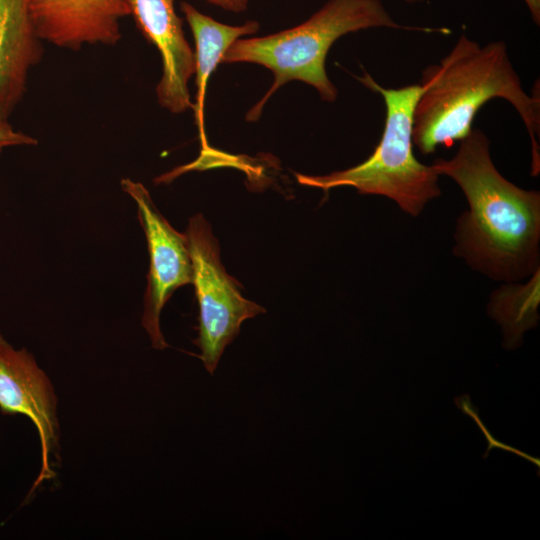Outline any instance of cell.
I'll use <instances>...</instances> for the list:
<instances>
[{
    "label": "cell",
    "instance_id": "obj_13",
    "mask_svg": "<svg viewBox=\"0 0 540 540\" xmlns=\"http://www.w3.org/2000/svg\"><path fill=\"white\" fill-rule=\"evenodd\" d=\"M36 144V138L15 130L10 123L0 124V155L6 148Z\"/></svg>",
    "mask_w": 540,
    "mask_h": 540
},
{
    "label": "cell",
    "instance_id": "obj_2",
    "mask_svg": "<svg viewBox=\"0 0 540 540\" xmlns=\"http://www.w3.org/2000/svg\"><path fill=\"white\" fill-rule=\"evenodd\" d=\"M413 119V145L422 154L450 147L472 131L477 112L501 98L519 114L531 140L532 175L540 172V91L524 90L503 41L485 45L462 34L450 52L422 71Z\"/></svg>",
    "mask_w": 540,
    "mask_h": 540
},
{
    "label": "cell",
    "instance_id": "obj_6",
    "mask_svg": "<svg viewBox=\"0 0 540 540\" xmlns=\"http://www.w3.org/2000/svg\"><path fill=\"white\" fill-rule=\"evenodd\" d=\"M120 185L136 203L138 220L144 231L149 253L141 323L152 347L164 350L168 344L160 327L161 312L178 288L193 284V263L187 237L185 233L178 232L161 214L142 183L123 178Z\"/></svg>",
    "mask_w": 540,
    "mask_h": 540
},
{
    "label": "cell",
    "instance_id": "obj_16",
    "mask_svg": "<svg viewBox=\"0 0 540 540\" xmlns=\"http://www.w3.org/2000/svg\"><path fill=\"white\" fill-rule=\"evenodd\" d=\"M405 2L409 3V4H414V3H420V2H423L424 0H404Z\"/></svg>",
    "mask_w": 540,
    "mask_h": 540
},
{
    "label": "cell",
    "instance_id": "obj_3",
    "mask_svg": "<svg viewBox=\"0 0 540 540\" xmlns=\"http://www.w3.org/2000/svg\"><path fill=\"white\" fill-rule=\"evenodd\" d=\"M370 28L449 33L447 28L400 24L381 0H329L295 27L263 37L237 39L226 50L221 63H255L271 70L274 75L272 86L247 113L246 119L256 121L268 98L291 80L313 86L322 100L334 102L338 91L326 73L328 51L341 36Z\"/></svg>",
    "mask_w": 540,
    "mask_h": 540
},
{
    "label": "cell",
    "instance_id": "obj_11",
    "mask_svg": "<svg viewBox=\"0 0 540 540\" xmlns=\"http://www.w3.org/2000/svg\"><path fill=\"white\" fill-rule=\"evenodd\" d=\"M180 8L190 26L195 42L194 74L196 75L197 90L193 111L202 147L207 149L204 129V100L208 80L218 64L221 63L224 53L231 44L242 36L256 33L259 30V23L250 20L239 26L226 25L201 13L187 2H181Z\"/></svg>",
    "mask_w": 540,
    "mask_h": 540
},
{
    "label": "cell",
    "instance_id": "obj_9",
    "mask_svg": "<svg viewBox=\"0 0 540 540\" xmlns=\"http://www.w3.org/2000/svg\"><path fill=\"white\" fill-rule=\"evenodd\" d=\"M30 7L41 40L71 51L116 45L120 21L130 15L126 0H31Z\"/></svg>",
    "mask_w": 540,
    "mask_h": 540
},
{
    "label": "cell",
    "instance_id": "obj_7",
    "mask_svg": "<svg viewBox=\"0 0 540 540\" xmlns=\"http://www.w3.org/2000/svg\"><path fill=\"white\" fill-rule=\"evenodd\" d=\"M0 410L5 415H23L37 429L41 468L29 492L56 476L59 462L57 398L46 373L26 349H15L0 334Z\"/></svg>",
    "mask_w": 540,
    "mask_h": 540
},
{
    "label": "cell",
    "instance_id": "obj_14",
    "mask_svg": "<svg viewBox=\"0 0 540 540\" xmlns=\"http://www.w3.org/2000/svg\"><path fill=\"white\" fill-rule=\"evenodd\" d=\"M226 11L241 13L248 7V0H204Z\"/></svg>",
    "mask_w": 540,
    "mask_h": 540
},
{
    "label": "cell",
    "instance_id": "obj_8",
    "mask_svg": "<svg viewBox=\"0 0 540 540\" xmlns=\"http://www.w3.org/2000/svg\"><path fill=\"white\" fill-rule=\"evenodd\" d=\"M137 27L161 55L158 103L171 113L193 109L188 82L194 74V52L186 40L174 0H126Z\"/></svg>",
    "mask_w": 540,
    "mask_h": 540
},
{
    "label": "cell",
    "instance_id": "obj_12",
    "mask_svg": "<svg viewBox=\"0 0 540 540\" xmlns=\"http://www.w3.org/2000/svg\"><path fill=\"white\" fill-rule=\"evenodd\" d=\"M540 271H534L525 284L503 285L490 298L488 313L502 327L504 346H519L523 333L537 325L540 303Z\"/></svg>",
    "mask_w": 540,
    "mask_h": 540
},
{
    "label": "cell",
    "instance_id": "obj_1",
    "mask_svg": "<svg viewBox=\"0 0 540 540\" xmlns=\"http://www.w3.org/2000/svg\"><path fill=\"white\" fill-rule=\"evenodd\" d=\"M451 159H436L438 175L452 178L468 201L456 225L455 255L475 270L508 283L539 268L540 193L504 178L490 155V141L477 128L459 141Z\"/></svg>",
    "mask_w": 540,
    "mask_h": 540
},
{
    "label": "cell",
    "instance_id": "obj_15",
    "mask_svg": "<svg viewBox=\"0 0 540 540\" xmlns=\"http://www.w3.org/2000/svg\"><path fill=\"white\" fill-rule=\"evenodd\" d=\"M535 24L540 23V0H524Z\"/></svg>",
    "mask_w": 540,
    "mask_h": 540
},
{
    "label": "cell",
    "instance_id": "obj_10",
    "mask_svg": "<svg viewBox=\"0 0 540 540\" xmlns=\"http://www.w3.org/2000/svg\"><path fill=\"white\" fill-rule=\"evenodd\" d=\"M30 5L31 0H0V124L9 123L43 56Z\"/></svg>",
    "mask_w": 540,
    "mask_h": 540
},
{
    "label": "cell",
    "instance_id": "obj_4",
    "mask_svg": "<svg viewBox=\"0 0 540 540\" xmlns=\"http://www.w3.org/2000/svg\"><path fill=\"white\" fill-rule=\"evenodd\" d=\"M358 79L380 94L385 104V125L378 145L356 166L319 176L297 173V181L323 191L350 186L360 194L385 196L405 213L418 216L430 200L441 195L438 173L432 165L418 161L413 152L414 110L422 86L384 88L367 72Z\"/></svg>",
    "mask_w": 540,
    "mask_h": 540
},
{
    "label": "cell",
    "instance_id": "obj_5",
    "mask_svg": "<svg viewBox=\"0 0 540 540\" xmlns=\"http://www.w3.org/2000/svg\"><path fill=\"white\" fill-rule=\"evenodd\" d=\"M184 233L199 308L198 334L193 343L201 352L199 357L205 369L213 375L225 348L239 334L242 322L265 309L242 296L241 285L221 262L218 240L202 214L190 218Z\"/></svg>",
    "mask_w": 540,
    "mask_h": 540
}]
</instances>
